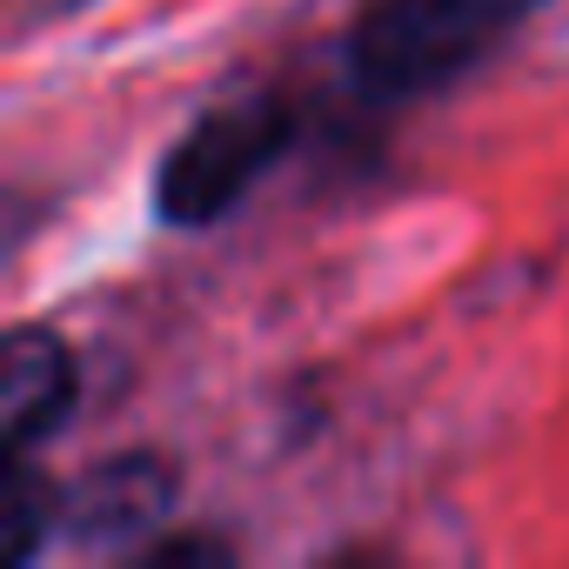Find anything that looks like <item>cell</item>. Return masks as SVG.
Returning <instances> with one entry per match:
<instances>
[{
  "mask_svg": "<svg viewBox=\"0 0 569 569\" xmlns=\"http://www.w3.org/2000/svg\"><path fill=\"white\" fill-rule=\"evenodd\" d=\"M549 0H369L349 28V88L362 101H422L489 61Z\"/></svg>",
  "mask_w": 569,
  "mask_h": 569,
  "instance_id": "6da1fadb",
  "label": "cell"
},
{
  "mask_svg": "<svg viewBox=\"0 0 569 569\" xmlns=\"http://www.w3.org/2000/svg\"><path fill=\"white\" fill-rule=\"evenodd\" d=\"M296 148V108L289 101H228L214 114H201L168 161L154 168V214L168 228H214L221 214H234L248 201V188Z\"/></svg>",
  "mask_w": 569,
  "mask_h": 569,
  "instance_id": "7a4b0ae2",
  "label": "cell"
},
{
  "mask_svg": "<svg viewBox=\"0 0 569 569\" xmlns=\"http://www.w3.org/2000/svg\"><path fill=\"white\" fill-rule=\"evenodd\" d=\"M174 462L168 456H114L108 469L81 476L74 496L61 502V529L81 549H108V556H141L168 516H174Z\"/></svg>",
  "mask_w": 569,
  "mask_h": 569,
  "instance_id": "3957f363",
  "label": "cell"
},
{
  "mask_svg": "<svg viewBox=\"0 0 569 569\" xmlns=\"http://www.w3.org/2000/svg\"><path fill=\"white\" fill-rule=\"evenodd\" d=\"M81 402V362L54 329H8L0 342V442L8 462L34 456Z\"/></svg>",
  "mask_w": 569,
  "mask_h": 569,
  "instance_id": "277c9868",
  "label": "cell"
},
{
  "mask_svg": "<svg viewBox=\"0 0 569 569\" xmlns=\"http://www.w3.org/2000/svg\"><path fill=\"white\" fill-rule=\"evenodd\" d=\"M54 516H61L54 489H41L34 462L21 456V462H14V489H8V562H34V549H41V536L54 529Z\"/></svg>",
  "mask_w": 569,
  "mask_h": 569,
  "instance_id": "5b68a950",
  "label": "cell"
},
{
  "mask_svg": "<svg viewBox=\"0 0 569 569\" xmlns=\"http://www.w3.org/2000/svg\"><path fill=\"white\" fill-rule=\"evenodd\" d=\"M141 562H154V569H168V562H234V549L228 542H214V536H154L148 549H141Z\"/></svg>",
  "mask_w": 569,
  "mask_h": 569,
  "instance_id": "8992f818",
  "label": "cell"
}]
</instances>
